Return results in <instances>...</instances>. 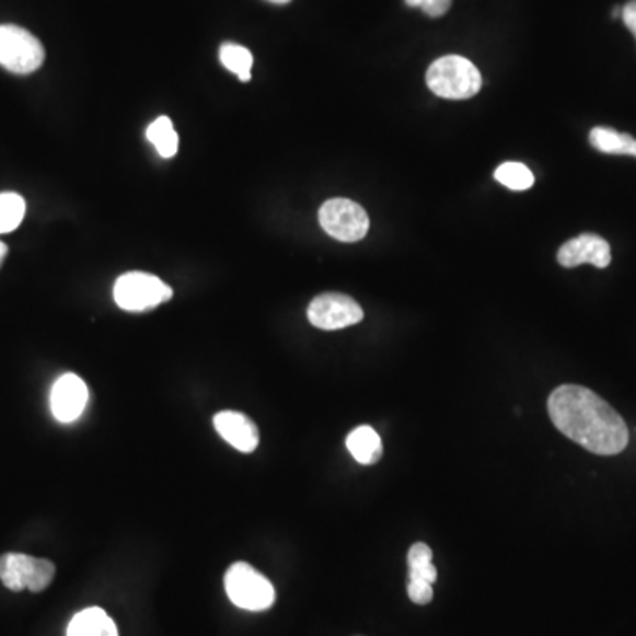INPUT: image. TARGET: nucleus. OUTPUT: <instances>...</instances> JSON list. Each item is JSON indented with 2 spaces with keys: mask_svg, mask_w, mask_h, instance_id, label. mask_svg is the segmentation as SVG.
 <instances>
[{
  "mask_svg": "<svg viewBox=\"0 0 636 636\" xmlns=\"http://www.w3.org/2000/svg\"><path fill=\"white\" fill-rule=\"evenodd\" d=\"M548 416L563 436L591 453H623L629 431L623 417L594 391L581 385H560L548 398Z\"/></svg>",
  "mask_w": 636,
  "mask_h": 636,
  "instance_id": "1",
  "label": "nucleus"
},
{
  "mask_svg": "<svg viewBox=\"0 0 636 636\" xmlns=\"http://www.w3.org/2000/svg\"><path fill=\"white\" fill-rule=\"evenodd\" d=\"M426 83L444 100H469L483 88L479 69L462 56H446L428 68Z\"/></svg>",
  "mask_w": 636,
  "mask_h": 636,
  "instance_id": "2",
  "label": "nucleus"
},
{
  "mask_svg": "<svg viewBox=\"0 0 636 636\" xmlns=\"http://www.w3.org/2000/svg\"><path fill=\"white\" fill-rule=\"evenodd\" d=\"M224 591L230 601L247 612H264L275 604V587L247 563H235L224 575Z\"/></svg>",
  "mask_w": 636,
  "mask_h": 636,
  "instance_id": "3",
  "label": "nucleus"
},
{
  "mask_svg": "<svg viewBox=\"0 0 636 636\" xmlns=\"http://www.w3.org/2000/svg\"><path fill=\"white\" fill-rule=\"evenodd\" d=\"M172 289L158 276L147 273H126L114 285L117 307L126 312H147L172 299Z\"/></svg>",
  "mask_w": 636,
  "mask_h": 636,
  "instance_id": "4",
  "label": "nucleus"
},
{
  "mask_svg": "<svg viewBox=\"0 0 636 636\" xmlns=\"http://www.w3.org/2000/svg\"><path fill=\"white\" fill-rule=\"evenodd\" d=\"M45 62V48L19 25H0V66L14 74H31Z\"/></svg>",
  "mask_w": 636,
  "mask_h": 636,
  "instance_id": "5",
  "label": "nucleus"
},
{
  "mask_svg": "<svg viewBox=\"0 0 636 636\" xmlns=\"http://www.w3.org/2000/svg\"><path fill=\"white\" fill-rule=\"evenodd\" d=\"M56 577V564L46 558L23 554H4L0 557V580L10 591L42 592Z\"/></svg>",
  "mask_w": 636,
  "mask_h": 636,
  "instance_id": "6",
  "label": "nucleus"
},
{
  "mask_svg": "<svg viewBox=\"0 0 636 636\" xmlns=\"http://www.w3.org/2000/svg\"><path fill=\"white\" fill-rule=\"evenodd\" d=\"M322 229L342 243H358L370 230L368 212L348 198H331L319 211Z\"/></svg>",
  "mask_w": 636,
  "mask_h": 636,
  "instance_id": "7",
  "label": "nucleus"
},
{
  "mask_svg": "<svg viewBox=\"0 0 636 636\" xmlns=\"http://www.w3.org/2000/svg\"><path fill=\"white\" fill-rule=\"evenodd\" d=\"M362 308L345 293H321L308 307V321L324 331H338L359 324Z\"/></svg>",
  "mask_w": 636,
  "mask_h": 636,
  "instance_id": "8",
  "label": "nucleus"
},
{
  "mask_svg": "<svg viewBox=\"0 0 636 636\" xmlns=\"http://www.w3.org/2000/svg\"><path fill=\"white\" fill-rule=\"evenodd\" d=\"M88 400L89 390L85 382L74 373H66L57 379L56 384L51 388V414L57 421L65 423V425L77 421L85 410Z\"/></svg>",
  "mask_w": 636,
  "mask_h": 636,
  "instance_id": "9",
  "label": "nucleus"
},
{
  "mask_svg": "<svg viewBox=\"0 0 636 636\" xmlns=\"http://www.w3.org/2000/svg\"><path fill=\"white\" fill-rule=\"evenodd\" d=\"M558 264L563 267L581 266V264H592L598 269H604L612 262V250L603 238L595 234H581L578 238L569 239L563 244L557 253Z\"/></svg>",
  "mask_w": 636,
  "mask_h": 636,
  "instance_id": "10",
  "label": "nucleus"
},
{
  "mask_svg": "<svg viewBox=\"0 0 636 636\" xmlns=\"http://www.w3.org/2000/svg\"><path fill=\"white\" fill-rule=\"evenodd\" d=\"M215 428L221 439L241 453H253L261 442L257 425L243 413L223 410L216 414Z\"/></svg>",
  "mask_w": 636,
  "mask_h": 636,
  "instance_id": "11",
  "label": "nucleus"
},
{
  "mask_svg": "<svg viewBox=\"0 0 636 636\" xmlns=\"http://www.w3.org/2000/svg\"><path fill=\"white\" fill-rule=\"evenodd\" d=\"M347 448L356 462L361 465H375L384 454V444L371 426H358L347 437Z\"/></svg>",
  "mask_w": 636,
  "mask_h": 636,
  "instance_id": "12",
  "label": "nucleus"
},
{
  "mask_svg": "<svg viewBox=\"0 0 636 636\" xmlns=\"http://www.w3.org/2000/svg\"><path fill=\"white\" fill-rule=\"evenodd\" d=\"M68 636H119L117 626L105 610L85 609L71 618Z\"/></svg>",
  "mask_w": 636,
  "mask_h": 636,
  "instance_id": "13",
  "label": "nucleus"
},
{
  "mask_svg": "<svg viewBox=\"0 0 636 636\" xmlns=\"http://www.w3.org/2000/svg\"><path fill=\"white\" fill-rule=\"evenodd\" d=\"M589 140L595 151L604 152V154H627V157L636 158V138L618 134L615 129L598 126L592 129Z\"/></svg>",
  "mask_w": 636,
  "mask_h": 636,
  "instance_id": "14",
  "label": "nucleus"
},
{
  "mask_svg": "<svg viewBox=\"0 0 636 636\" xmlns=\"http://www.w3.org/2000/svg\"><path fill=\"white\" fill-rule=\"evenodd\" d=\"M220 60L230 73H234L241 82L252 80L253 56L246 46L238 43H223L220 48Z\"/></svg>",
  "mask_w": 636,
  "mask_h": 636,
  "instance_id": "15",
  "label": "nucleus"
},
{
  "mask_svg": "<svg viewBox=\"0 0 636 636\" xmlns=\"http://www.w3.org/2000/svg\"><path fill=\"white\" fill-rule=\"evenodd\" d=\"M147 140L157 147L163 158H174L180 149V137L169 117H160L147 128Z\"/></svg>",
  "mask_w": 636,
  "mask_h": 636,
  "instance_id": "16",
  "label": "nucleus"
},
{
  "mask_svg": "<svg viewBox=\"0 0 636 636\" xmlns=\"http://www.w3.org/2000/svg\"><path fill=\"white\" fill-rule=\"evenodd\" d=\"M25 200L19 193H0V234L19 229L25 218Z\"/></svg>",
  "mask_w": 636,
  "mask_h": 636,
  "instance_id": "17",
  "label": "nucleus"
},
{
  "mask_svg": "<svg viewBox=\"0 0 636 636\" xmlns=\"http://www.w3.org/2000/svg\"><path fill=\"white\" fill-rule=\"evenodd\" d=\"M495 180L513 192L532 188L534 174L522 163H504L495 170Z\"/></svg>",
  "mask_w": 636,
  "mask_h": 636,
  "instance_id": "18",
  "label": "nucleus"
},
{
  "mask_svg": "<svg viewBox=\"0 0 636 636\" xmlns=\"http://www.w3.org/2000/svg\"><path fill=\"white\" fill-rule=\"evenodd\" d=\"M407 592L410 601L416 604H428L433 600V586L425 580L408 578Z\"/></svg>",
  "mask_w": 636,
  "mask_h": 636,
  "instance_id": "19",
  "label": "nucleus"
},
{
  "mask_svg": "<svg viewBox=\"0 0 636 636\" xmlns=\"http://www.w3.org/2000/svg\"><path fill=\"white\" fill-rule=\"evenodd\" d=\"M405 4L410 5V8H419L431 19H439L442 14L448 13L453 0H405Z\"/></svg>",
  "mask_w": 636,
  "mask_h": 636,
  "instance_id": "20",
  "label": "nucleus"
},
{
  "mask_svg": "<svg viewBox=\"0 0 636 636\" xmlns=\"http://www.w3.org/2000/svg\"><path fill=\"white\" fill-rule=\"evenodd\" d=\"M408 578L425 580L433 586L437 580V569L433 566V560L431 563L408 564Z\"/></svg>",
  "mask_w": 636,
  "mask_h": 636,
  "instance_id": "21",
  "label": "nucleus"
},
{
  "mask_svg": "<svg viewBox=\"0 0 636 636\" xmlns=\"http://www.w3.org/2000/svg\"><path fill=\"white\" fill-rule=\"evenodd\" d=\"M407 560L408 564L431 563L433 560V552L425 543H416L408 550Z\"/></svg>",
  "mask_w": 636,
  "mask_h": 636,
  "instance_id": "22",
  "label": "nucleus"
},
{
  "mask_svg": "<svg viewBox=\"0 0 636 636\" xmlns=\"http://www.w3.org/2000/svg\"><path fill=\"white\" fill-rule=\"evenodd\" d=\"M623 20L636 39V0H629L623 8Z\"/></svg>",
  "mask_w": 636,
  "mask_h": 636,
  "instance_id": "23",
  "label": "nucleus"
},
{
  "mask_svg": "<svg viewBox=\"0 0 636 636\" xmlns=\"http://www.w3.org/2000/svg\"><path fill=\"white\" fill-rule=\"evenodd\" d=\"M5 255H8V246H5L2 241H0V266H2V262H4Z\"/></svg>",
  "mask_w": 636,
  "mask_h": 636,
  "instance_id": "24",
  "label": "nucleus"
},
{
  "mask_svg": "<svg viewBox=\"0 0 636 636\" xmlns=\"http://www.w3.org/2000/svg\"><path fill=\"white\" fill-rule=\"evenodd\" d=\"M273 4H289L290 0H269Z\"/></svg>",
  "mask_w": 636,
  "mask_h": 636,
  "instance_id": "25",
  "label": "nucleus"
}]
</instances>
